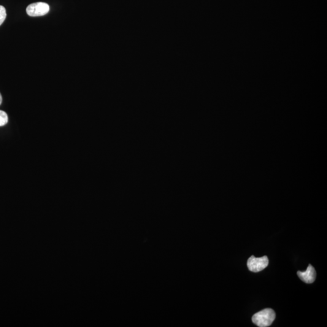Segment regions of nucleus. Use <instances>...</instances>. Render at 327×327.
Wrapping results in <instances>:
<instances>
[{"label":"nucleus","instance_id":"nucleus-5","mask_svg":"<svg viewBox=\"0 0 327 327\" xmlns=\"http://www.w3.org/2000/svg\"><path fill=\"white\" fill-rule=\"evenodd\" d=\"M8 123L7 113L2 110H0V127L6 125Z\"/></svg>","mask_w":327,"mask_h":327},{"label":"nucleus","instance_id":"nucleus-1","mask_svg":"<svg viewBox=\"0 0 327 327\" xmlns=\"http://www.w3.org/2000/svg\"><path fill=\"white\" fill-rule=\"evenodd\" d=\"M275 318L276 314L274 310L266 309L254 315L252 322L259 327H267L272 325Z\"/></svg>","mask_w":327,"mask_h":327},{"label":"nucleus","instance_id":"nucleus-4","mask_svg":"<svg viewBox=\"0 0 327 327\" xmlns=\"http://www.w3.org/2000/svg\"><path fill=\"white\" fill-rule=\"evenodd\" d=\"M300 279L307 283L314 282L316 277V270L312 265L309 264V267L305 272L298 271L297 273Z\"/></svg>","mask_w":327,"mask_h":327},{"label":"nucleus","instance_id":"nucleus-3","mask_svg":"<svg viewBox=\"0 0 327 327\" xmlns=\"http://www.w3.org/2000/svg\"><path fill=\"white\" fill-rule=\"evenodd\" d=\"M49 9V6L46 2H38L27 7L26 12L31 17H40L47 15Z\"/></svg>","mask_w":327,"mask_h":327},{"label":"nucleus","instance_id":"nucleus-7","mask_svg":"<svg viewBox=\"0 0 327 327\" xmlns=\"http://www.w3.org/2000/svg\"><path fill=\"white\" fill-rule=\"evenodd\" d=\"M2 101V96H1V93H0V105L1 104Z\"/></svg>","mask_w":327,"mask_h":327},{"label":"nucleus","instance_id":"nucleus-2","mask_svg":"<svg viewBox=\"0 0 327 327\" xmlns=\"http://www.w3.org/2000/svg\"><path fill=\"white\" fill-rule=\"evenodd\" d=\"M269 259L267 256L261 258H256L251 256L248 259L247 267L250 271L257 273L266 268L269 265Z\"/></svg>","mask_w":327,"mask_h":327},{"label":"nucleus","instance_id":"nucleus-6","mask_svg":"<svg viewBox=\"0 0 327 327\" xmlns=\"http://www.w3.org/2000/svg\"><path fill=\"white\" fill-rule=\"evenodd\" d=\"M6 10L4 7L0 6V26L3 23L6 18Z\"/></svg>","mask_w":327,"mask_h":327}]
</instances>
